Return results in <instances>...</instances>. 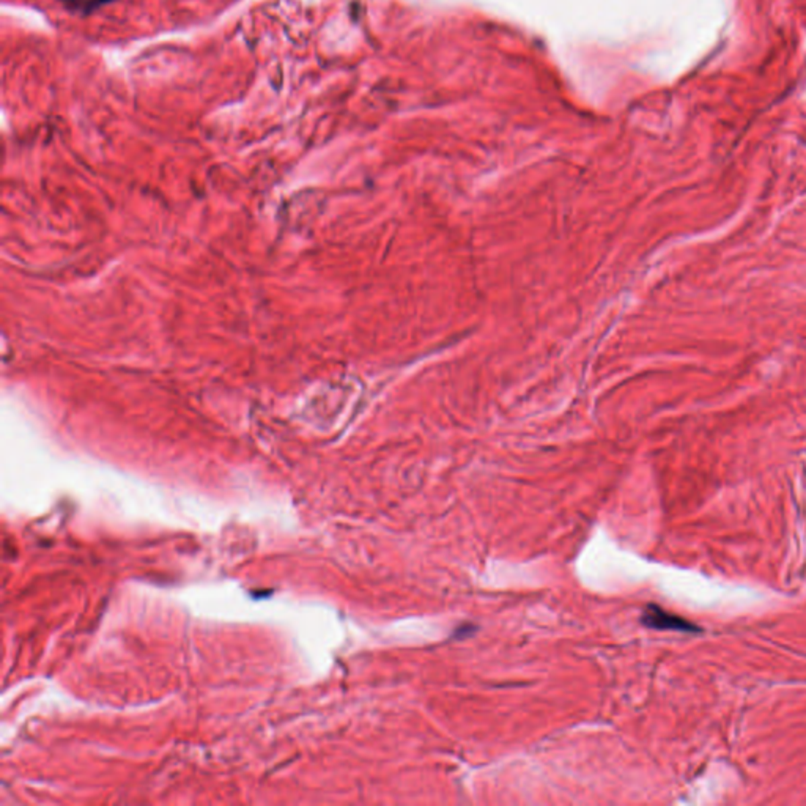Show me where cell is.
<instances>
[{
	"label": "cell",
	"mask_w": 806,
	"mask_h": 806,
	"mask_svg": "<svg viewBox=\"0 0 806 806\" xmlns=\"http://www.w3.org/2000/svg\"><path fill=\"white\" fill-rule=\"evenodd\" d=\"M111 2H114V0H86L84 5H82V12L84 13H92L95 10H100L101 7L108 5Z\"/></svg>",
	"instance_id": "7a4b0ae2"
},
{
	"label": "cell",
	"mask_w": 806,
	"mask_h": 806,
	"mask_svg": "<svg viewBox=\"0 0 806 806\" xmlns=\"http://www.w3.org/2000/svg\"><path fill=\"white\" fill-rule=\"evenodd\" d=\"M641 622L646 627L655 629V630H674V632L682 633L703 632L698 625L693 624L680 616H676L672 613L665 612L663 608H660L659 604H649L646 606L643 616H641Z\"/></svg>",
	"instance_id": "6da1fadb"
},
{
	"label": "cell",
	"mask_w": 806,
	"mask_h": 806,
	"mask_svg": "<svg viewBox=\"0 0 806 806\" xmlns=\"http://www.w3.org/2000/svg\"><path fill=\"white\" fill-rule=\"evenodd\" d=\"M68 8H78L79 7V4H81V0H62Z\"/></svg>",
	"instance_id": "3957f363"
}]
</instances>
